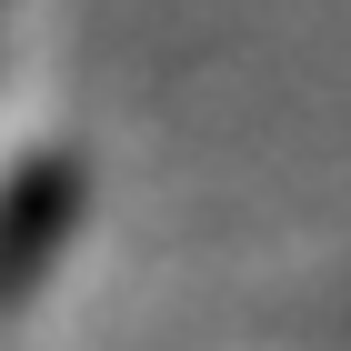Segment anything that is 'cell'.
Here are the masks:
<instances>
[{"mask_svg": "<svg viewBox=\"0 0 351 351\" xmlns=\"http://www.w3.org/2000/svg\"><path fill=\"white\" fill-rule=\"evenodd\" d=\"M60 201H71V181H60V171H30V191L10 201V221H0V281L30 271L40 251L60 241Z\"/></svg>", "mask_w": 351, "mask_h": 351, "instance_id": "1", "label": "cell"}]
</instances>
